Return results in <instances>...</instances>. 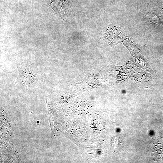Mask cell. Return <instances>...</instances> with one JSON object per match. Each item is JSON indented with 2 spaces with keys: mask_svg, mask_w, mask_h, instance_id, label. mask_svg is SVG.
<instances>
[{
  "mask_svg": "<svg viewBox=\"0 0 163 163\" xmlns=\"http://www.w3.org/2000/svg\"><path fill=\"white\" fill-rule=\"evenodd\" d=\"M39 122H40L39 121H37V124H39Z\"/></svg>",
  "mask_w": 163,
  "mask_h": 163,
  "instance_id": "6da1fadb",
  "label": "cell"
}]
</instances>
